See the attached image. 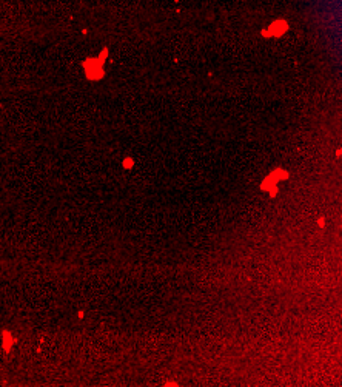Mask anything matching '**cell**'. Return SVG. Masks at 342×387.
I'll list each match as a JSON object with an SVG mask.
<instances>
[{
    "mask_svg": "<svg viewBox=\"0 0 342 387\" xmlns=\"http://www.w3.org/2000/svg\"><path fill=\"white\" fill-rule=\"evenodd\" d=\"M83 67H85V70H86V74H88L89 79H100V77L103 76L100 60L89 59V60H86V63H83Z\"/></svg>",
    "mask_w": 342,
    "mask_h": 387,
    "instance_id": "6da1fadb",
    "label": "cell"
},
{
    "mask_svg": "<svg viewBox=\"0 0 342 387\" xmlns=\"http://www.w3.org/2000/svg\"><path fill=\"white\" fill-rule=\"evenodd\" d=\"M288 29V23L285 20H276L271 23V26L268 28V32H270L271 37H281L285 31Z\"/></svg>",
    "mask_w": 342,
    "mask_h": 387,
    "instance_id": "7a4b0ae2",
    "label": "cell"
},
{
    "mask_svg": "<svg viewBox=\"0 0 342 387\" xmlns=\"http://www.w3.org/2000/svg\"><path fill=\"white\" fill-rule=\"evenodd\" d=\"M278 185V180H276L271 174H268L264 180H262V184H260V190H264V191H270L273 187H276Z\"/></svg>",
    "mask_w": 342,
    "mask_h": 387,
    "instance_id": "3957f363",
    "label": "cell"
},
{
    "mask_svg": "<svg viewBox=\"0 0 342 387\" xmlns=\"http://www.w3.org/2000/svg\"><path fill=\"white\" fill-rule=\"evenodd\" d=\"M271 176H273V177H274V179H276V180H278V182H279V180H284V179H288V173L285 171V170H282V168H276V170H274V171L271 173Z\"/></svg>",
    "mask_w": 342,
    "mask_h": 387,
    "instance_id": "277c9868",
    "label": "cell"
},
{
    "mask_svg": "<svg viewBox=\"0 0 342 387\" xmlns=\"http://www.w3.org/2000/svg\"><path fill=\"white\" fill-rule=\"evenodd\" d=\"M124 167H125V168H131V167H133V161H131V159H126V161L124 162Z\"/></svg>",
    "mask_w": 342,
    "mask_h": 387,
    "instance_id": "5b68a950",
    "label": "cell"
},
{
    "mask_svg": "<svg viewBox=\"0 0 342 387\" xmlns=\"http://www.w3.org/2000/svg\"><path fill=\"white\" fill-rule=\"evenodd\" d=\"M268 193H270V196H271V197H274L276 194H278V185H276V187H273V188H271V190L268 191Z\"/></svg>",
    "mask_w": 342,
    "mask_h": 387,
    "instance_id": "8992f818",
    "label": "cell"
},
{
    "mask_svg": "<svg viewBox=\"0 0 342 387\" xmlns=\"http://www.w3.org/2000/svg\"><path fill=\"white\" fill-rule=\"evenodd\" d=\"M319 225H321V227H324V219H322V218L319 219Z\"/></svg>",
    "mask_w": 342,
    "mask_h": 387,
    "instance_id": "52a82bcc",
    "label": "cell"
}]
</instances>
